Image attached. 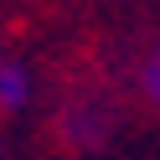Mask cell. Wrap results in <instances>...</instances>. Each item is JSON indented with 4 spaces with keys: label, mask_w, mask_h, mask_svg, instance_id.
<instances>
[{
    "label": "cell",
    "mask_w": 160,
    "mask_h": 160,
    "mask_svg": "<svg viewBox=\"0 0 160 160\" xmlns=\"http://www.w3.org/2000/svg\"><path fill=\"white\" fill-rule=\"evenodd\" d=\"M31 98V72L21 62H0V108H21Z\"/></svg>",
    "instance_id": "cell-2"
},
{
    "label": "cell",
    "mask_w": 160,
    "mask_h": 160,
    "mask_svg": "<svg viewBox=\"0 0 160 160\" xmlns=\"http://www.w3.org/2000/svg\"><path fill=\"white\" fill-rule=\"evenodd\" d=\"M67 114H72V119H67L62 129H67L72 145H93V139H103V124H108V119H103V108H98V103H72Z\"/></svg>",
    "instance_id": "cell-1"
}]
</instances>
